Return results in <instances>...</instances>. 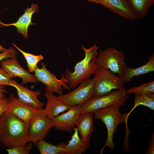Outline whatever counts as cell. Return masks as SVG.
<instances>
[{
    "label": "cell",
    "mask_w": 154,
    "mask_h": 154,
    "mask_svg": "<svg viewBox=\"0 0 154 154\" xmlns=\"http://www.w3.org/2000/svg\"><path fill=\"white\" fill-rule=\"evenodd\" d=\"M53 127L51 119L47 116L44 109L40 110L29 122L30 141L36 143L43 139Z\"/></svg>",
    "instance_id": "cell-9"
},
{
    "label": "cell",
    "mask_w": 154,
    "mask_h": 154,
    "mask_svg": "<svg viewBox=\"0 0 154 154\" xmlns=\"http://www.w3.org/2000/svg\"><path fill=\"white\" fill-rule=\"evenodd\" d=\"M13 46L19 51L23 55L26 60L28 69L29 72H34L37 64L40 60L43 59V56L40 54L35 55L31 53L25 52L17 46L15 44L12 43Z\"/></svg>",
    "instance_id": "cell-23"
},
{
    "label": "cell",
    "mask_w": 154,
    "mask_h": 154,
    "mask_svg": "<svg viewBox=\"0 0 154 154\" xmlns=\"http://www.w3.org/2000/svg\"><path fill=\"white\" fill-rule=\"evenodd\" d=\"M100 4L112 12L126 19L134 20L137 18L131 9L129 2L125 0H86Z\"/></svg>",
    "instance_id": "cell-13"
},
{
    "label": "cell",
    "mask_w": 154,
    "mask_h": 154,
    "mask_svg": "<svg viewBox=\"0 0 154 154\" xmlns=\"http://www.w3.org/2000/svg\"><path fill=\"white\" fill-rule=\"evenodd\" d=\"M95 80L93 97L108 94L113 90H119L124 87V82L119 76L110 70L98 67L94 74Z\"/></svg>",
    "instance_id": "cell-4"
},
{
    "label": "cell",
    "mask_w": 154,
    "mask_h": 154,
    "mask_svg": "<svg viewBox=\"0 0 154 154\" xmlns=\"http://www.w3.org/2000/svg\"><path fill=\"white\" fill-rule=\"evenodd\" d=\"M154 153V134L152 136L150 142L149 147L146 153V154H153Z\"/></svg>",
    "instance_id": "cell-29"
},
{
    "label": "cell",
    "mask_w": 154,
    "mask_h": 154,
    "mask_svg": "<svg viewBox=\"0 0 154 154\" xmlns=\"http://www.w3.org/2000/svg\"><path fill=\"white\" fill-rule=\"evenodd\" d=\"M128 98L125 87L106 95L93 97L81 105L82 114L94 113L98 110L112 105L123 106Z\"/></svg>",
    "instance_id": "cell-5"
},
{
    "label": "cell",
    "mask_w": 154,
    "mask_h": 154,
    "mask_svg": "<svg viewBox=\"0 0 154 154\" xmlns=\"http://www.w3.org/2000/svg\"><path fill=\"white\" fill-rule=\"evenodd\" d=\"M1 67L12 78L18 77L21 78L22 85L27 83H36L38 81L34 75L21 67L16 57L3 60L0 63Z\"/></svg>",
    "instance_id": "cell-12"
},
{
    "label": "cell",
    "mask_w": 154,
    "mask_h": 154,
    "mask_svg": "<svg viewBox=\"0 0 154 154\" xmlns=\"http://www.w3.org/2000/svg\"><path fill=\"white\" fill-rule=\"evenodd\" d=\"M5 48L3 47L0 44V52H2L6 50Z\"/></svg>",
    "instance_id": "cell-31"
},
{
    "label": "cell",
    "mask_w": 154,
    "mask_h": 154,
    "mask_svg": "<svg viewBox=\"0 0 154 154\" xmlns=\"http://www.w3.org/2000/svg\"><path fill=\"white\" fill-rule=\"evenodd\" d=\"M53 93L50 91H46L44 94L47 102L44 110L47 116L51 119L60 114L67 111L70 108L59 100Z\"/></svg>",
    "instance_id": "cell-16"
},
{
    "label": "cell",
    "mask_w": 154,
    "mask_h": 154,
    "mask_svg": "<svg viewBox=\"0 0 154 154\" xmlns=\"http://www.w3.org/2000/svg\"><path fill=\"white\" fill-rule=\"evenodd\" d=\"M36 145L41 154H62L66 144L65 142L54 145L42 139Z\"/></svg>",
    "instance_id": "cell-21"
},
{
    "label": "cell",
    "mask_w": 154,
    "mask_h": 154,
    "mask_svg": "<svg viewBox=\"0 0 154 154\" xmlns=\"http://www.w3.org/2000/svg\"><path fill=\"white\" fill-rule=\"evenodd\" d=\"M126 0L127 1H129V0Z\"/></svg>",
    "instance_id": "cell-32"
},
{
    "label": "cell",
    "mask_w": 154,
    "mask_h": 154,
    "mask_svg": "<svg viewBox=\"0 0 154 154\" xmlns=\"http://www.w3.org/2000/svg\"><path fill=\"white\" fill-rule=\"evenodd\" d=\"M32 147L31 142L24 145H21L6 149L9 154H28Z\"/></svg>",
    "instance_id": "cell-25"
},
{
    "label": "cell",
    "mask_w": 154,
    "mask_h": 154,
    "mask_svg": "<svg viewBox=\"0 0 154 154\" xmlns=\"http://www.w3.org/2000/svg\"><path fill=\"white\" fill-rule=\"evenodd\" d=\"M125 60L123 52L110 47L99 51L96 62L98 67L109 70L120 76L127 66Z\"/></svg>",
    "instance_id": "cell-6"
},
{
    "label": "cell",
    "mask_w": 154,
    "mask_h": 154,
    "mask_svg": "<svg viewBox=\"0 0 154 154\" xmlns=\"http://www.w3.org/2000/svg\"><path fill=\"white\" fill-rule=\"evenodd\" d=\"M40 64L41 68L36 67L34 71V75L38 81L46 86L44 88L45 91H49L60 95L63 92L62 86L64 89L69 90L71 89L67 85L68 81L63 74H62L60 79H58L55 75L46 69L45 63L41 62Z\"/></svg>",
    "instance_id": "cell-8"
},
{
    "label": "cell",
    "mask_w": 154,
    "mask_h": 154,
    "mask_svg": "<svg viewBox=\"0 0 154 154\" xmlns=\"http://www.w3.org/2000/svg\"><path fill=\"white\" fill-rule=\"evenodd\" d=\"M8 98L6 111L13 114L25 122L29 123L40 110L20 101L13 94H10Z\"/></svg>",
    "instance_id": "cell-11"
},
{
    "label": "cell",
    "mask_w": 154,
    "mask_h": 154,
    "mask_svg": "<svg viewBox=\"0 0 154 154\" xmlns=\"http://www.w3.org/2000/svg\"><path fill=\"white\" fill-rule=\"evenodd\" d=\"M119 106L112 105L101 109L94 113V119L102 121L107 129V137L103 147L100 150L102 154L105 148L109 147L112 151L115 147L113 141L114 134L116 132L118 125L121 123H126L128 119L127 114H122L119 110Z\"/></svg>",
    "instance_id": "cell-3"
},
{
    "label": "cell",
    "mask_w": 154,
    "mask_h": 154,
    "mask_svg": "<svg viewBox=\"0 0 154 154\" xmlns=\"http://www.w3.org/2000/svg\"><path fill=\"white\" fill-rule=\"evenodd\" d=\"M9 86L16 89L18 99L21 101L32 106L39 110L43 109L44 104L40 101L38 96L41 94L39 91H33L11 79Z\"/></svg>",
    "instance_id": "cell-14"
},
{
    "label": "cell",
    "mask_w": 154,
    "mask_h": 154,
    "mask_svg": "<svg viewBox=\"0 0 154 154\" xmlns=\"http://www.w3.org/2000/svg\"><path fill=\"white\" fill-rule=\"evenodd\" d=\"M29 123L5 112L0 116V143L8 148L24 145L30 141Z\"/></svg>",
    "instance_id": "cell-1"
},
{
    "label": "cell",
    "mask_w": 154,
    "mask_h": 154,
    "mask_svg": "<svg viewBox=\"0 0 154 154\" xmlns=\"http://www.w3.org/2000/svg\"><path fill=\"white\" fill-rule=\"evenodd\" d=\"M149 61L140 67L133 68L127 66L120 76L125 82H128L134 77L153 72L154 70V54L148 57Z\"/></svg>",
    "instance_id": "cell-17"
},
{
    "label": "cell",
    "mask_w": 154,
    "mask_h": 154,
    "mask_svg": "<svg viewBox=\"0 0 154 154\" xmlns=\"http://www.w3.org/2000/svg\"><path fill=\"white\" fill-rule=\"evenodd\" d=\"M77 88L70 92L59 95L57 98L69 107L82 105L93 97L95 80L94 78L86 79Z\"/></svg>",
    "instance_id": "cell-7"
},
{
    "label": "cell",
    "mask_w": 154,
    "mask_h": 154,
    "mask_svg": "<svg viewBox=\"0 0 154 154\" xmlns=\"http://www.w3.org/2000/svg\"><path fill=\"white\" fill-rule=\"evenodd\" d=\"M81 114V105L70 107L67 112L58 115L51 119L52 125L56 130L70 133L76 125Z\"/></svg>",
    "instance_id": "cell-10"
},
{
    "label": "cell",
    "mask_w": 154,
    "mask_h": 154,
    "mask_svg": "<svg viewBox=\"0 0 154 154\" xmlns=\"http://www.w3.org/2000/svg\"><path fill=\"white\" fill-rule=\"evenodd\" d=\"M127 94L140 93L149 94L154 92V81L145 83L137 86L131 87L126 91Z\"/></svg>",
    "instance_id": "cell-24"
},
{
    "label": "cell",
    "mask_w": 154,
    "mask_h": 154,
    "mask_svg": "<svg viewBox=\"0 0 154 154\" xmlns=\"http://www.w3.org/2000/svg\"><path fill=\"white\" fill-rule=\"evenodd\" d=\"M11 79L7 73L0 66V86H9Z\"/></svg>",
    "instance_id": "cell-27"
},
{
    "label": "cell",
    "mask_w": 154,
    "mask_h": 154,
    "mask_svg": "<svg viewBox=\"0 0 154 154\" xmlns=\"http://www.w3.org/2000/svg\"><path fill=\"white\" fill-rule=\"evenodd\" d=\"M9 102V98L5 97L0 98V116L7 111Z\"/></svg>",
    "instance_id": "cell-28"
},
{
    "label": "cell",
    "mask_w": 154,
    "mask_h": 154,
    "mask_svg": "<svg viewBox=\"0 0 154 154\" xmlns=\"http://www.w3.org/2000/svg\"><path fill=\"white\" fill-rule=\"evenodd\" d=\"M99 47L96 44L89 49L82 46L84 51V58L76 64L73 72L67 68L65 72V78L67 80L68 86L74 89L86 79L94 74L98 66L96 63L97 50Z\"/></svg>",
    "instance_id": "cell-2"
},
{
    "label": "cell",
    "mask_w": 154,
    "mask_h": 154,
    "mask_svg": "<svg viewBox=\"0 0 154 154\" xmlns=\"http://www.w3.org/2000/svg\"><path fill=\"white\" fill-rule=\"evenodd\" d=\"M73 129L74 133L71 139L65 146L62 154H80L90 147V142L84 141L79 137L77 127H75Z\"/></svg>",
    "instance_id": "cell-19"
},
{
    "label": "cell",
    "mask_w": 154,
    "mask_h": 154,
    "mask_svg": "<svg viewBox=\"0 0 154 154\" xmlns=\"http://www.w3.org/2000/svg\"><path fill=\"white\" fill-rule=\"evenodd\" d=\"M18 54V52L15 51L13 47H10L0 53V61L5 58L16 57Z\"/></svg>",
    "instance_id": "cell-26"
},
{
    "label": "cell",
    "mask_w": 154,
    "mask_h": 154,
    "mask_svg": "<svg viewBox=\"0 0 154 154\" xmlns=\"http://www.w3.org/2000/svg\"><path fill=\"white\" fill-rule=\"evenodd\" d=\"M94 114L92 112L82 114L76 124L81 139L85 142H90V135L94 128Z\"/></svg>",
    "instance_id": "cell-18"
},
{
    "label": "cell",
    "mask_w": 154,
    "mask_h": 154,
    "mask_svg": "<svg viewBox=\"0 0 154 154\" xmlns=\"http://www.w3.org/2000/svg\"><path fill=\"white\" fill-rule=\"evenodd\" d=\"M38 11V5L32 3L31 7H28L24 11L23 13L19 18L17 21L9 24H5L0 20V26H14L16 27L17 32L19 34H22L23 37L26 39L28 38L27 32L29 26L35 24L31 22L32 16L34 13Z\"/></svg>",
    "instance_id": "cell-15"
},
{
    "label": "cell",
    "mask_w": 154,
    "mask_h": 154,
    "mask_svg": "<svg viewBox=\"0 0 154 154\" xmlns=\"http://www.w3.org/2000/svg\"><path fill=\"white\" fill-rule=\"evenodd\" d=\"M7 92L5 86H0V98H5L6 96L5 93Z\"/></svg>",
    "instance_id": "cell-30"
},
{
    "label": "cell",
    "mask_w": 154,
    "mask_h": 154,
    "mask_svg": "<svg viewBox=\"0 0 154 154\" xmlns=\"http://www.w3.org/2000/svg\"><path fill=\"white\" fill-rule=\"evenodd\" d=\"M135 94L134 105L131 110L127 114V117L132 111L138 106L142 105L149 108L150 109L154 110V93L149 94H144L140 93Z\"/></svg>",
    "instance_id": "cell-22"
},
{
    "label": "cell",
    "mask_w": 154,
    "mask_h": 154,
    "mask_svg": "<svg viewBox=\"0 0 154 154\" xmlns=\"http://www.w3.org/2000/svg\"><path fill=\"white\" fill-rule=\"evenodd\" d=\"M130 7L137 18H142L147 15L150 7L154 4V0H129Z\"/></svg>",
    "instance_id": "cell-20"
}]
</instances>
